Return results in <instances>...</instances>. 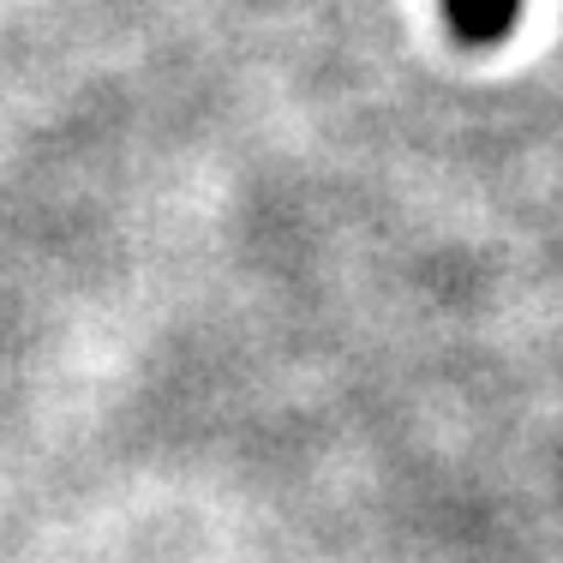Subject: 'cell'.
<instances>
[{
    "label": "cell",
    "instance_id": "obj_1",
    "mask_svg": "<svg viewBox=\"0 0 563 563\" xmlns=\"http://www.w3.org/2000/svg\"><path fill=\"white\" fill-rule=\"evenodd\" d=\"M444 12L467 43H504L521 19V0H444Z\"/></svg>",
    "mask_w": 563,
    "mask_h": 563
}]
</instances>
